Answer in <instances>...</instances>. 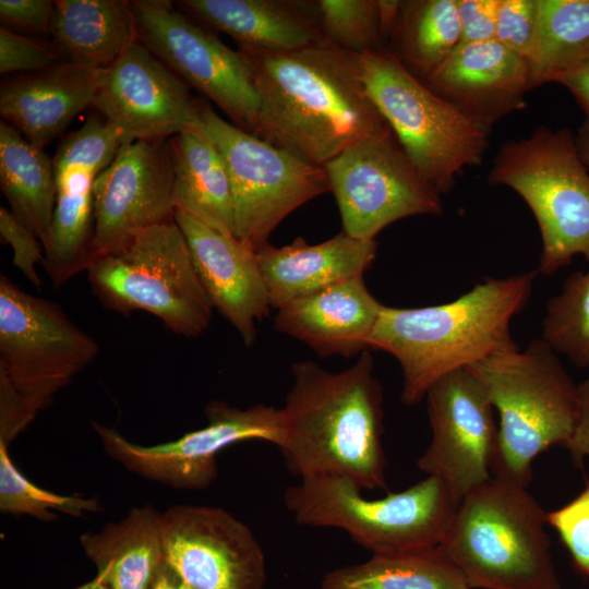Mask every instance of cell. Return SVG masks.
Listing matches in <instances>:
<instances>
[{"label":"cell","instance_id":"cell-1","mask_svg":"<svg viewBox=\"0 0 589 589\" xmlns=\"http://www.w3.org/2000/svg\"><path fill=\"white\" fill-rule=\"evenodd\" d=\"M260 98L254 135L324 166L353 142L394 134L365 84L360 56L327 40L287 53L239 49Z\"/></svg>","mask_w":589,"mask_h":589},{"label":"cell","instance_id":"cell-2","mask_svg":"<svg viewBox=\"0 0 589 589\" xmlns=\"http://www.w3.org/2000/svg\"><path fill=\"white\" fill-rule=\"evenodd\" d=\"M292 385L280 408L279 449L301 478L348 479L362 491H387L383 389L369 350L333 372L305 360L291 364Z\"/></svg>","mask_w":589,"mask_h":589},{"label":"cell","instance_id":"cell-3","mask_svg":"<svg viewBox=\"0 0 589 589\" xmlns=\"http://www.w3.org/2000/svg\"><path fill=\"white\" fill-rule=\"evenodd\" d=\"M538 271L486 277L457 299L421 308L384 305L369 349L392 354L402 372L400 400L420 402L443 376L518 349L510 321L532 292Z\"/></svg>","mask_w":589,"mask_h":589},{"label":"cell","instance_id":"cell-4","mask_svg":"<svg viewBox=\"0 0 589 589\" xmlns=\"http://www.w3.org/2000/svg\"><path fill=\"white\" fill-rule=\"evenodd\" d=\"M545 524L526 486L492 477L460 500L440 546L469 589H562Z\"/></svg>","mask_w":589,"mask_h":589},{"label":"cell","instance_id":"cell-5","mask_svg":"<svg viewBox=\"0 0 589 589\" xmlns=\"http://www.w3.org/2000/svg\"><path fill=\"white\" fill-rule=\"evenodd\" d=\"M498 413L493 477L528 488L534 458L570 438L579 390L557 353L541 338L467 368Z\"/></svg>","mask_w":589,"mask_h":589},{"label":"cell","instance_id":"cell-6","mask_svg":"<svg viewBox=\"0 0 589 589\" xmlns=\"http://www.w3.org/2000/svg\"><path fill=\"white\" fill-rule=\"evenodd\" d=\"M361 492L348 479L318 476L288 486L284 501L298 524L341 529L372 554L440 545L458 505L434 476L377 500Z\"/></svg>","mask_w":589,"mask_h":589},{"label":"cell","instance_id":"cell-7","mask_svg":"<svg viewBox=\"0 0 589 589\" xmlns=\"http://www.w3.org/2000/svg\"><path fill=\"white\" fill-rule=\"evenodd\" d=\"M488 179L513 189L533 213L542 240L539 274L551 276L576 255L589 261V171L570 130L541 127L503 143Z\"/></svg>","mask_w":589,"mask_h":589},{"label":"cell","instance_id":"cell-8","mask_svg":"<svg viewBox=\"0 0 589 589\" xmlns=\"http://www.w3.org/2000/svg\"><path fill=\"white\" fill-rule=\"evenodd\" d=\"M368 92L410 160L440 194L481 163L490 130L411 74L388 50L360 55Z\"/></svg>","mask_w":589,"mask_h":589},{"label":"cell","instance_id":"cell-9","mask_svg":"<svg viewBox=\"0 0 589 589\" xmlns=\"http://www.w3.org/2000/svg\"><path fill=\"white\" fill-rule=\"evenodd\" d=\"M86 272L108 309L151 313L185 337L209 326L214 308L175 219L143 230L122 251L94 260Z\"/></svg>","mask_w":589,"mask_h":589},{"label":"cell","instance_id":"cell-10","mask_svg":"<svg viewBox=\"0 0 589 589\" xmlns=\"http://www.w3.org/2000/svg\"><path fill=\"white\" fill-rule=\"evenodd\" d=\"M199 125L227 169L235 236L256 251L294 209L330 191L323 166L302 160L229 123L201 101Z\"/></svg>","mask_w":589,"mask_h":589},{"label":"cell","instance_id":"cell-11","mask_svg":"<svg viewBox=\"0 0 589 589\" xmlns=\"http://www.w3.org/2000/svg\"><path fill=\"white\" fill-rule=\"evenodd\" d=\"M97 341L57 303L0 276V376L37 416L98 356Z\"/></svg>","mask_w":589,"mask_h":589},{"label":"cell","instance_id":"cell-12","mask_svg":"<svg viewBox=\"0 0 589 589\" xmlns=\"http://www.w3.org/2000/svg\"><path fill=\"white\" fill-rule=\"evenodd\" d=\"M137 40L190 87L254 134L260 98L253 71L240 50L167 0L131 1Z\"/></svg>","mask_w":589,"mask_h":589},{"label":"cell","instance_id":"cell-13","mask_svg":"<svg viewBox=\"0 0 589 589\" xmlns=\"http://www.w3.org/2000/svg\"><path fill=\"white\" fill-rule=\"evenodd\" d=\"M342 231L374 240L388 225L416 215H441L440 193L423 178L394 134L360 139L324 166Z\"/></svg>","mask_w":589,"mask_h":589},{"label":"cell","instance_id":"cell-14","mask_svg":"<svg viewBox=\"0 0 589 589\" xmlns=\"http://www.w3.org/2000/svg\"><path fill=\"white\" fill-rule=\"evenodd\" d=\"M208 424L180 438L153 446L128 441L117 430L96 421L92 425L105 452L127 469L177 489L200 490L217 478L216 458L226 447L262 440L283 443L280 408L255 405L245 409L213 400L205 408Z\"/></svg>","mask_w":589,"mask_h":589},{"label":"cell","instance_id":"cell-15","mask_svg":"<svg viewBox=\"0 0 589 589\" xmlns=\"http://www.w3.org/2000/svg\"><path fill=\"white\" fill-rule=\"evenodd\" d=\"M425 399L432 437L417 466L444 481L459 503L493 477L498 432L494 407L468 369L440 378Z\"/></svg>","mask_w":589,"mask_h":589},{"label":"cell","instance_id":"cell-16","mask_svg":"<svg viewBox=\"0 0 589 589\" xmlns=\"http://www.w3.org/2000/svg\"><path fill=\"white\" fill-rule=\"evenodd\" d=\"M164 561L192 589H263L264 554L248 526L225 509L177 505L160 516Z\"/></svg>","mask_w":589,"mask_h":589},{"label":"cell","instance_id":"cell-17","mask_svg":"<svg viewBox=\"0 0 589 589\" xmlns=\"http://www.w3.org/2000/svg\"><path fill=\"white\" fill-rule=\"evenodd\" d=\"M173 181L168 143L124 144L94 183L93 261L122 251L147 228L172 221Z\"/></svg>","mask_w":589,"mask_h":589},{"label":"cell","instance_id":"cell-18","mask_svg":"<svg viewBox=\"0 0 589 589\" xmlns=\"http://www.w3.org/2000/svg\"><path fill=\"white\" fill-rule=\"evenodd\" d=\"M93 107L128 143L171 137L199 124L190 86L139 40L97 71Z\"/></svg>","mask_w":589,"mask_h":589},{"label":"cell","instance_id":"cell-19","mask_svg":"<svg viewBox=\"0 0 589 589\" xmlns=\"http://www.w3.org/2000/svg\"><path fill=\"white\" fill-rule=\"evenodd\" d=\"M173 218L184 235L213 308L233 326L245 346H252L256 322L267 316L272 308L257 251L185 213L175 212Z\"/></svg>","mask_w":589,"mask_h":589},{"label":"cell","instance_id":"cell-20","mask_svg":"<svg viewBox=\"0 0 589 589\" xmlns=\"http://www.w3.org/2000/svg\"><path fill=\"white\" fill-rule=\"evenodd\" d=\"M423 83L488 130L522 109L531 89L527 60L496 40L460 44Z\"/></svg>","mask_w":589,"mask_h":589},{"label":"cell","instance_id":"cell-21","mask_svg":"<svg viewBox=\"0 0 589 589\" xmlns=\"http://www.w3.org/2000/svg\"><path fill=\"white\" fill-rule=\"evenodd\" d=\"M383 308L359 276L279 306L274 327L320 357L350 358L369 350Z\"/></svg>","mask_w":589,"mask_h":589},{"label":"cell","instance_id":"cell-22","mask_svg":"<svg viewBox=\"0 0 589 589\" xmlns=\"http://www.w3.org/2000/svg\"><path fill=\"white\" fill-rule=\"evenodd\" d=\"M97 71L59 61L1 82L0 113L31 144L44 149L72 120L93 106Z\"/></svg>","mask_w":589,"mask_h":589},{"label":"cell","instance_id":"cell-23","mask_svg":"<svg viewBox=\"0 0 589 589\" xmlns=\"http://www.w3.org/2000/svg\"><path fill=\"white\" fill-rule=\"evenodd\" d=\"M377 253L374 240H360L340 232L309 244L302 237L290 244H266L257 250L259 266L272 308L363 276Z\"/></svg>","mask_w":589,"mask_h":589},{"label":"cell","instance_id":"cell-24","mask_svg":"<svg viewBox=\"0 0 589 589\" xmlns=\"http://www.w3.org/2000/svg\"><path fill=\"white\" fill-rule=\"evenodd\" d=\"M177 4L209 31L232 37L239 49L287 53L326 40L314 1L182 0Z\"/></svg>","mask_w":589,"mask_h":589},{"label":"cell","instance_id":"cell-25","mask_svg":"<svg viewBox=\"0 0 589 589\" xmlns=\"http://www.w3.org/2000/svg\"><path fill=\"white\" fill-rule=\"evenodd\" d=\"M56 203L44 244V267L55 288L93 262L94 183L103 171L91 163L55 155Z\"/></svg>","mask_w":589,"mask_h":589},{"label":"cell","instance_id":"cell-26","mask_svg":"<svg viewBox=\"0 0 589 589\" xmlns=\"http://www.w3.org/2000/svg\"><path fill=\"white\" fill-rule=\"evenodd\" d=\"M49 34L61 61L101 69L137 41L131 1H55Z\"/></svg>","mask_w":589,"mask_h":589},{"label":"cell","instance_id":"cell-27","mask_svg":"<svg viewBox=\"0 0 589 589\" xmlns=\"http://www.w3.org/2000/svg\"><path fill=\"white\" fill-rule=\"evenodd\" d=\"M160 516L151 505L134 507L120 521L81 536L96 576L110 589H149L164 563Z\"/></svg>","mask_w":589,"mask_h":589},{"label":"cell","instance_id":"cell-28","mask_svg":"<svg viewBox=\"0 0 589 589\" xmlns=\"http://www.w3.org/2000/svg\"><path fill=\"white\" fill-rule=\"evenodd\" d=\"M173 166L176 212L185 213L213 229L235 236V214L225 163L197 124L168 141Z\"/></svg>","mask_w":589,"mask_h":589},{"label":"cell","instance_id":"cell-29","mask_svg":"<svg viewBox=\"0 0 589 589\" xmlns=\"http://www.w3.org/2000/svg\"><path fill=\"white\" fill-rule=\"evenodd\" d=\"M0 185L12 213L44 245L56 203L53 161L3 120L0 122Z\"/></svg>","mask_w":589,"mask_h":589},{"label":"cell","instance_id":"cell-30","mask_svg":"<svg viewBox=\"0 0 589 589\" xmlns=\"http://www.w3.org/2000/svg\"><path fill=\"white\" fill-rule=\"evenodd\" d=\"M321 589H469L464 576L437 546L372 554L360 564L324 575Z\"/></svg>","mask_w":589,"mask_h":589},{"label":"cell","instance_id":"cell-31","mask_svg":"<svg viewBox=\"0 0 589 589\" xmlns=\"http://www.w3.org/2000/svg\"><path fill=\"white\" fill-rule=\"evenodd\" d=\"M388 41V50L423 82L461 44L456 0L401 1Z\"/></svg>","mask_w":589,"mask_h":589},{"label":"cell","instance_id":"cell-32","mask_svg":"<svg viewBox=\"0 0 589 589\" xmlns=\"http://www.w3.org/2000/svg\"><path fill=\"white\" fill-rule=\"evenodd\" d=\"M589 60V0H539V22L527 60L530 88L556 83Z\"/></svg>","mask_w":589,"mask_h":589},{"label":"cell","instance_id":"cell-33","mask_svg":"<svg viewBox=\"0 0 589 589\" xmlns=\"http://www.w3.org/2000/svg\"><path fill=\"white\" fill-rule=\"evenodd\" d=\"M541 339L576 366L589 368V268L569 275L548 301Z\"/></svg>","mask_w":589,"mask_h":589},{"label":"cell","instance_id":"cell-34","mask_svg":"<svg viewBox=\"0 0 589 589\" xmlns=\"http://www.w3.org/2000/svg\"><path fill=\"white\" fill-rule=\"evenodd\" d=\"M314 5L330 44L359 56L386 48L381 0H317Z\"/></svg>","mask_w":589,"mask_h":589},{"label":"cell","instance_id":"cell-35","mask_svg":"<svg viewBox=\"0 0 589 589\" xmlns=\"http://www.w3.org/2000/svg\"><path fill=\"white\" fill-rule=\"evenodd\" d=\"M0 509L50 521L57 518L55 512L80 517L100 510V505L96 497L59 495L35 485L19 471L8 454V444L0 440Z\"/></svg>","mask_w":589,"mask_h":589},{"label":"cell","instance_id":"cell-36","mask_svg":"<svg viewBox=\"0 0 589 589\" xmlns=\"http://www.w3.org/2000/svg\"><path fill=\"white\" fill-rule=\"evenodd\" d=\"M538 22L539 0H497L495 40L528 60Z\"/></svg>","mask_w":589,"mask_h":589},{"label":"cell","instance_id":"cell-37","mask_svg":"<svg viewBox=\"0 0 589 589\" xmlns=\"http://www.w3.org/2000/svg\"><path fill=\"white\" fill-rule=\"evenodd\" d=\"M546 522L558 533L575 566L589 576V482L573 501L546 513Z\"/></svg>","mask_w":589,"mask_h":589},{"label":"cell","instance_id":"cell-38","mask_svg":"<svg viewBox=\"0 0 589 589\" xmlns=\"http://www.w3.org/2000/svg\"><path fill=\"white\" fill-rule=\"evenodd\" d=\"M61 61L52 44L0 27V73H31Z\"/></svg>","mask_w":589,"mask_h":589},{"label":"cell","instance_id":"cell-39","mask_svg":"<svg viewBox=\"0 0 589 589\" xmlns=\"http://www.w3.org/2000/svg\"><path fill=\"white\" fill-rule=\"evenodd\" d=\"M0 235L13 251L12 263L36 288L43 281L36 265L44 263L45 250L37 236L12 211L0 207Z\"/></svg>","mask_w":589,"mask_h":589},{"label":"cell","instance_id":"cell-40","mask_svg":"<svg viewBox=\"0 0 589 589\" xmlns=\"http://www.w3.org/2000/svg\"><path fill=\"white\" fill-rule=\"evenodd\" d=\"M461 44L495 40L497 0H456Z\"/></svg>","mask_w":589,"mask_h":589},{"label":"cell","instance_id":"cell-41","mask_svg":"<svg viewBox=\"0 0 589 589\" xmlns=\"http://www.w3.org/2000/svg\"><path fill=\"white\" fill-rule=\"evenodd\" d=\"M53 7L51 0H1L0 20L9 29L49 33Z\"/></svg>","mask_w":589,"mask_h":589},{"label":"cell","instance_id":"cell-42","mask_svg":"<svg viewBox=\"0 0 589 589\" xmlns=\"http://www.w3.org/2000/svg\"><path fill=\"white\" fill-rule=\"evenodd\" d=\"M35 417L9 382L0 376V440L9 445Z\"/></svg>","mask_w":589,"mask_h":589},{"label":"cell","instance_id":"cell-43","mask_svg":"<svg viewBox=\"0 0 589 589\" xmlns=\"http://www.w3.org/2000/svg\"><path fill=\"white\" fill-rule=\"evenodd\" d=\"M579 412L575 430L565 444L574 460L580 462L589 457V376L578 385Z\"/></svg>","mask_w":589,"mask_h":589},{"label":"cell","instance_id":"cell-44","mask_svg":"<svg viewBox=\"0 0 589 589\" xmlns=\"http://www.w3.org/2000/svg\"><path fill=\"white\" fill-rule=\"evenodd\" d=\"M556 83L570 91L589 121V60L564 74Z\"/></svg>","mask_w":589,"mask_h":589},{"label":"cell","instance_id":"cell-45","mask_svg":"<svg viewBox=\"0 0 589 589\" xmlns=\"http://www.w3.org/2000/svg\"><path fill=\"white\" fill-rule=\"evenodd\" d=\"M149 589H183V584L164 561Z\"/></svg>","mask_w":589,"mask_h":589},{"label":"cell","instance_id":"cell-46","mask_svg":"<svg viewBox=\"0 0 589 589\" xmlns=\"http://www.w3.org/2000/svg\"><path fill=\"white\" fill-rule=\"evenodd\" d=\"M576 146L585 167L589 171V121L586 120L578 131Z\"/></svg>","mask_w":589,"mask_h":589},{"label":"cell","instance_id":"cell-47","mask_svg":"<svg viewBox=\"0 0 589 589\" xmlns=\"http://www.w3.org/2000/svg\"><path fill=\"white\" fill-rule=\"evenodd\" d=\"M73 589H110L99 577H95L92 581L86 582Z\"/></svg>","mask_w":589,"mask_h":589},{"label":"cell","instance_id":"cell-48","mask_svg":"<svg viewBox=\"0 0 589 589\" xmlns=\"http://www.w3.org/2000/svg\"><path fill=\"white\" fill-rule=\"evenodd\" d=\"M183 589H192V588H190V587H187V586H184V585H183Z\"/></svg>","mask_w":589,"mask_h":589}]
</instances>
